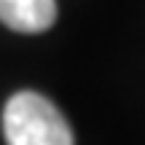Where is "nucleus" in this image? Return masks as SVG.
Wrapping results in <instances>:
<instances>
[{"label":"nucleus","mask_w":145,"mask_h":145,"mask_svg":"<svg viewBox=\"0 0 145 145\" xmlns=\"http://www.w3.org/2000/svg\"><path fill=\"white\" fill-rule=\"evenodd\" d=\"M0 22L22 35L46 32L57 22V0H0Z\"/></svg>","instance_id":"nucleus-2"},{"label":"nucleus","mask_w":145,"mask_h":145,"mask_svg":"<svg viewBox=\"0 0 145 145\" xmlns=\"http://www.w3.org/2000/svg\"><path fill=\"white\" fill-rule=\"evenodd\" d=\"M3 135L8 145H75L62 110L38 91H16L3 108Z\"/></svg>","instance_id":"nucleus-1"}]
</instances>
